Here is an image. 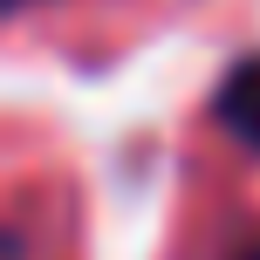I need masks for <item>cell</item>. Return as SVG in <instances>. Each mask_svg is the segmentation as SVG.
Masks as SVG:
<instances>
[{"label": "cell", "mask_w": 260, "mask_h": 260, "mask_svg": "<svg viewBox=\"0 0 260 260\" xmlns=\"http://www.w3.org/2000/svg\"><path fill=\"white\" fill-rule=\"evenodd\" d=\"M233 260H260V240H253V247H247V253H233Z\"/></svg>", "instance_id": "obj_2"}, {"label": "cell", "mask_w": 260, "mask_h": 260, "mask_svg": "<svg viewBox=\"0 0 260 260\" xmlns=\"http://www.w3.org/2000/svg\"><path fill=\"white\" fill-rule=\"evenodd\" d=\"M212 117H219V130H233L260 157V55L240 62V69H226V82L212 89Z\"/></svg>", "instance_id": "obj_1"}]
</instances>
